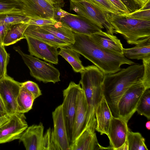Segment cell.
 I'll return each mask as SVG.
<instances>
[{
  "label": "cell",
  "instance_id": "cell-17",
  "mask_svg": "<svg viewBox=\"0 0 150 150\" xmlns=\"http://www.w3.org/2000/svg\"><path fill=\"white\" fill-rule=\"evenodd\" d=\"M44 127L40 122L33 125L25 130L19 138L27 150H42Z\"/></svg>",
  "mask_w": 150,
  "mask_h": 150
},
{
  "label": "cell",
  "instance_id": "cell-26",
  "mask_svg": "<svg viewBox=\"0 0 150 150\" xmlns=\"http://www.w3.org/2000/svg\"><path fill=\"white\" fill-rule=\"evenodd\" d=\"M0 14L26 16L22 10V4L19 0H0Z\"/></svg>",
  "mask_w": 150,
  "mask_h": 150
},
{
  "label": "cell",
  "instance_id": "cell-2",
  "mask_svg": "<svg viewBox=\"0 0 150 150\" xmlns=\"http://www.w3.org/2000/svg\"><path fill=\"white\" fill-rule=\"evenodd\" d=\"M144 69L143 64H134L115 73L104 74L103 95L111 112L117 117L119 100L132 86L142 81Z\"/></svg>",
  "mask_w": 150,
  "mask_h": 150
},
{
  "label": "cell",
  "instance_id": "cell-28",
  "mask_svg": "<svg viewBox=\"0 0 150 150\" xmlns=\"http://www.w3.org/2000/svg\"><path fill=\"white\" fill-rule=\"evenodd\" d=\"M127 141L128 150H148L145 143V139L139 132L128 130Z\"/></svg>",
  "mask_w": 150,
  "mask_h": 150
},
{
  "label": "cell",
  "instance_id": "cell-35",
  "mask_svg": "<svg viewBox=\"0 0 150 150\" xmlns=\"http://www.w3.org/2000/svg\"><path fill=\"white\" fill-rule=\"evenodd\" d=\"M21 87L29 93L35 100L42 95L38 84L32 81L21 83Z\"/></svg>",
  "mask_w": 150,
  "mask_h": 150
},
{
  "label": "cell",
  "instance_id": "cell-15",
  "mask_svg": "<svg viewBox=\"0 0 150 150\" xmlns=\"http://www.w3.org/2000/svg\"><path fill=\"white\" fill-rule=\"evenodd\" d=\"M127 123L120 117L112 116L107 135L112 150H117L126 142L129 130Z\"/></svg>",
  "mask_w": 150,
  "mask_h": 150
},
{
  "label": "cell",
  "instance_id": "cell-46",
  "mask_svg": "<svg viewBox=\"0 0 150 150\" xmlns=\"http://www.w3.org/2000/svg\"><path fill=\"white\" fill-rule=\"evenodd\" d=\"M8 115L6 112H2L0 110V117Z\"/></svg>",
  "mask_w": 150,
  "mask_h": 150
},
{
  "label": "cell",
  "instance_id": "cell-29",
  "mask_svg": "<svg viewBox=\"0 0 150 150\" xmlns=\"http://www.w3.org/2000/svg\"><path fill=\"white\" fill-rule=\"evenodd\" d=\"M147 89L142 95L137 104L136 111L141 115L150 119V90Z\"/></svg>",
  "mask_w": 150,
  "mask_h": 150
},
{
  "label": "cell",
  "instance_id": "cell-10",
  "mask_svg": "<svg viewBox=\"0 0 150 150\" xmlns=\"http://www.w3.org/2000/svg\"><path fill=\"white\" fill-rule=\"evenodd\" d=\"M58 21L63 22L74 33L88 35L101 31L103 28L94 22L60 8L57 12Z\"/></svg>",
  "mask_w": 150,
  "mask_h": 150
},
{
  "label": "cell",
  "instance_id": "cell-21",
  "mask_svg": "<svg viewBox=\"0 0 150 150\" xmlns=\"http://www.w3.org/2000/svg\"><path fill=\"white\" fill-rule=\"evenodd\" d=\"M24 35L34 38L58 48L67 47L69 45L38 26L29 25L25 30Z\"/></svg>",
  "mask_w": 150,
  "mask_h": 150
},
{
  "label": "cell",
  "instance_id": "cell-34",
  "mask_svg": "<svg viewBox=\"0 0 150 150\" xmlns=\"http://www.w3.org/2000/svg\"><path fill=\"white\" fill-rule=\"evenodd\" d=\"M10 58L3 45H0V79L7 75V67Z\"/></svg>",
  "mask_w": 150,
  "mask_h": 150
},
{
  "label": "cell",
  "instance_id": "cell-9",
  "mask_svg": "<svg viewBox=\"0 0 150 150\" xmlns=\"http://www.w3.org/2000/svg\"><path fill=\"white\" fill-rule=\"evenodd\" d=\"M147 88L142 81L133 85L122 95L117 105V117L127 123L136 111L140 99Z\"/></svg>",
  "mask_w": 150,
  "mask_h": 150
},
{
  "label": "cell",
  "instance_id": "cell-31",
  "mask_svg": "<svg viewBox=\"0 0 150 150\" xmlns=\"http://www.w3.org/2000/svg\"><path fill=\"white\" fill-rule=\"evenodd\" d=\"M150 0L138 10L122 16L143 20H150Z\"/></svg>",
  "mask_w": 150,
  "mask_h": 150
},
{
  "label": "cell",
  "instance_id": "cell-23",
  "mask_svg": "<svg viewBox=\"0 0 150 150\" xmlns=\"http://www.w3.org/2000/svg\"><path fill=\"white\" fill-rule=\"evenodd\" d=\"M123 54L126 58L131 59H144L150 58V39L136 45L130 48H123Z\"/></svg>",
  "mask_w": 150,
  "mask_h": 150
},
{
  "label": "cell",
  "instance_id": "cell-11",
  "mask_svg": "<svg viewBox=\"0 0 150 150\" xmlns=\"http://www.w3.org/2000/svg\"><path fill=\"white\" fill-rule=\"evenodd\" d=\"M21 88V83L7 75L0 79V96L8 116L17 111V99Z\"/></svg>",
  "mask_w": 150,
  "mask_h": 150
},
{
  "label": "cell",
  "instance_id": "cell-43",
  "mask_svg": "<svg viewBox=\"0 0 150 150\" xmlns=\"http://www.w3.org/2000/svg\"><path fill=\"white\" fill-rule=\"evenodd\" d=\"M0 110L6 112L5 108L3 102L0 96Z\"/></svg>",
  "mask_w": 150,
  "mask_h": 150
},
{
  "label": "cell",
  "instance_id": "cell-14",
  "mask_svg": "<svg viewBox=\"0 0 150 150\" xmlns=\"http://www.w3.org/2000/svg\"><path fill=\"white\" fill-rule=\"evenodd\" d=\"M53 128L52 135L59 150H69L70 145L63 116L62 105L57 106L52 112Z\"/></svg>",
  "mask_w": 150,
  "mask_h": 150
},
{
  "label": "cell",
  "instance_id": "cell-45",
  "mask_svg": "<svg viewBox=\"0 0 150 150\" xmlns=\"http://www.w3.org/2000/svg\"><path fill=\"white\" fill-rule=\"evenodd\" d=\"M145 127L148 130L150 129V121H148L145 124Z\"/></svg>",
  "mask_w": 150,
  "mask_h": 150
},
{
  "label": "cell",
  "instance_id": "cell-6",
  "mask_svg": "<svg viewBox=\"0 0 150 150\" xmlns=\"http://www.w3.org/2000/svg\"><path fill=\"white\" fill-rule=\"evenodd\" d=\"M25 16L29 18L54 19L64 6L63 0H19Z\"/></svg>",
  "mask_w": 150,
  "mask_h": 150
},
{
  "label": "cell",
  "instance_id": "cell-27",
  "mask_svg": "<svg viewBox=\"0 0 150 150\" xmlns=\"http://www.w3.org/2000/svg\"><path fill=\"white\" fill-rule=\"evenodd\" d=\"M34 100L31 95L21 87L17 99L18 112L23 114L28 112L32 109Z\"/></svg>",
  "mask_w": 150,
  "mask_h": 150
},
{
  "label": "cell",
  "instance_id": "cell-33",
  "mask_svg": "<svg viewBox=\"0 0 150 150\" xmlns=\"http://www.w3.org/2000/svg\"><path fill=\"white\" fill-rule=\"evenodd\" d=\"M42 150H59L54 141L52 135V129L50 127L47 130L44 134Z\"/></svg>",
  "mask_w": 150,
  "mask_h": 150
},
{
  "label": "cell",
  "instance_id": "cell-12",
  "mask_svg": "<svg viewBox=\"0 0 150 150\" xmlns=\"http://www.w3.org/2000/svg\"><path fill=\"white\" fill-rule=\"evenodd\" d=\"M23 113L16 112L9 116L8 120L0 127V144L19 139L28 127Z\"/></svg>",
  "mask_w": 150,
  "mask_h": 150
},
{
  "label": "cell",
  "instance_id": "cell-13",
  "mask_svg": "<svg viewBox=\"0 0 150 150\" xmlns=\"http://www.w3.org/2000/svg\"><path fill=\"white\" fill-rule=\"evenodd\" d=\"M25 37L30 55L52 64H58L57 47L32 37Z\"/></svg>",
  "mask_w": 150,
  "mask_h": 150
},
{
  "label": "cell",
  "instance_id": "cell-32",
  "mask_svg": "<svg viewBox=\"0 0 150 150\" xmlns=\"http://www.w3.org/2000/svg\"><path fill=\"white\" fill-rule=\"evenodd\" d=\"M30 18L21 15L0 14V25L27 23Z\"/></svg>",
  "mask_w": 150,
  "mask_h": 150
},
{
  "label": "cell",
  "instance_id": "cell-16",
  "mask_svg": "<svg viewBox=\"0 0 150 150\" xmlns=\"http://www.w3.org/2000/svg\"><path fill=\"white\" fill-rule=\"evenodd\" d=\"M88 110V105L86 96L81 87L77 96V108L73 127L72 143L86 128Z\"/></svg>",
  "mask_w": 150,
  "mask_h": 150
},
{
  "label": "cell",
  "instance_id": "cell-42",
  "mask_svg": "<svg viewBox=\"0 0 150 150\" xmlns=\"http://www.w3.org/2000/svg\"><path fill=\"white\" fill-rule=\"evenodd\" d=\"M9 116L7 115L0 117V127L8 120Z\"/></svg>",
  "mask_w": 150,
  "mask_h": 150
},
{
  "label": "cell",
  "instance_id": "cell-37",
  "mask_svg": "<svg viewBox=\"0 0 150 150\" xmlns=\"http://www.w3.org/2000/svg\"><path fill=\"white\" fill-rule=\"evenodd\" d=\"M58 21L52 18L45 19L42 18H30L26 23L29 25H35L39 26L54 25Z\"/></svg>",
  "mask_w": 150,
  "mask_h": 150
},
{
  "label": "cell",
  "instance_id": "cell-38",
  "mask_svg": "<svg viewBox=\"0 0 150 150\" xmlns=\"http://www.w3.org/2000/svg\"><path fill=\"white\" fill-rule=\"evenodd\" d=\"M109 1L118 9L120 14H127L129 13L126 6L120 0Z\"/></svg>",
  "mask_w": 150,
  "mask_h": 150
},
{
  "label": "cell",
  "instance_id": "cell-1",
  "mask_svg": "<svg viewBox=\"0 0 150 150\" xmlns=\"http://www.w3.org/2000/svg\"><path fill=\"white\" fill-rule=\"evenodd\" d=\"M75 41L68 46L83 56L104 74L116 72L124 64L134 62L124 55L119 54L103 48L96 44L90 35L74 32Z\"/></svg>",
  "mask_w": 150,
  "mask_h": 150
},
{
  "label": "cell",
  "instance_id": "cell-20",
  "mask_svg": "<svg viewBox=\"0 0 150 150\" xmlns=\"http://www.w3.org/2000/svg\"><path fill=\"white\" fill-rule=\"evenodd\" d=\"M90 36L96 44L103 48L117 54L123 55L122 45L116 36L102 31Z\"/></svg>",
  "mask_w": 150,
  "mask_h": 150
},
{
  "label": "cell",
  "instance_id": "cell-5",
  "mask_svg": "<svg viewBox=\"0 0 150 150\" xmlns=\"http://www.w3.org/2000/svg\"><path fill=\"white\" fill-rule=\"evenodd\" d=\"M13 48L21 56L30 70V75L36 80L45 83L51 82L55 83L60 81V72L52 65L24 53L19 46Z\"/></svg>",
  "mask_w": 150,
  "mask_h": 150
},
{
  "label": "cell",
  "instance_id": "cell-19",
  "mask_svg": "<svg viewBox=\"0 0 150 150\" xmlns=\"http://www.w3.org/2000/svg\"><path fill=\"white\" fill-rule=\"evenodd\" d=\"M106 100L103 96L95 111L96 130L101 135L108 134L109 128L113 115Z\"/></svg>",
  "mask_w": 150,
  "mask_h": 150
},
{
  "label": "cell",
  "instance_id": "cell-24",
  "mask_svg": "<svg viewBox=\"0 0 150 150\" xmlns=\"http://www.w3.org/2000/svg\"><path fill=\"white\" fill-rule=\"evenodd\" d=\"M29 25L26 23L11 25L4 37L3 45L4 46H9L25 38L24 33Z\"/></svg>",
  "mask_w": 150,
  "mask_h": 150
},
{
  "label": "cell",
  "instance_id": "cell-41",
  "mask_svg": "<svg viewBox=\"0 0 150 150\" xmlns=\"http://www.w3.org/2000/svg\"><path fill=\"white\" fill-rule=\"evenodd\" d=\"M149 0H134L140 7H143Z\"/></svg>",
  "mask_w": 150,
  "mask_h": 150
},
{
  "label": "cell",
  "instance_id": "cell-4",
  "mask_svg": "<svg viewBox=\"0 0 150 150\" xmlns=\"http://www.w3.org/2000/svg\"><path fill=\"white\" fill-rule=\"evenodd\" d=\"M106 15L115 33L121 35L128 44L136 45L150 39V20L107 12Z\"/></svg>",
  "mask_w": 150,
  "mask_h": 150
},
{
  "label": "cell",
  "instance_id": "cell-44",
  "mask_svg": "<svg viewBox=\"0 0 150 150\" xmlns=\"http://www.w3.org/2000/svg\"><path fill=\"white\" fill-rule=\"evenodd\" d=\"M117 150H128V144L127 140L125 143Z\"/></svg>",
  "mask_w": 150,
  "mask_h": 150
},
{
  "label": "cell",
  "instance_id": "cell-30",
  "mask_svg": "<svg viewBox=\"0 0 150 150\" xmlns=\"http://www.w3.org/2000/svg\"><path fill=\"white\" fill-rule=\"evenodd\" d=\"M84 0L94 5L105 12L115 14H121L118 9L109 0Z\"/></svg>",
  "mask_w": 150,
  "mask_h": 150
},
{
  "label": "cell",
  "instance_id": "cell-39",
  "mask_svg": "<svg viewBox=\"0 0 150 150\" xmlns=\"http://www.w3.org/2000/svg\"><path fill=\"white\" fill-rule=\"evenodd\" d=\"M127 7L129 13L137 11L140 7L134 0H120Z\"/></svg>",
  "mask_w": 150,
  "mask_h": 150
},
{
  "label": "cell",
  "instance_id": "cell-7",
  "mask_svg": "<svg viewBox=\"0 0 150 150\" xmlns=\"http://www.w3.org/2000/svg\"><path fill=\"white\" fill-rule=\"evenodd\" d=\"M79 83L71 81L68 87L63 91L62 108L64 120L70 145L72 143L73 130L77 108V98L81 88Z\"/></svg>",
  "mask_w": 150,
  "mask_h": 150
},
{
  "label": "cell",
  "instance_id": "cell-8",
  "mask_svg": "<svg viewBox=\"0 0 150 150\" xmlns=\"http://www.w3.org/2000/svg\"><path fill=\"white\" fill-rule=\"evenodd\" d=\"M70 11L96 23L107 32L113 35L114 28L107 18L106 12L84 0H69Z\"/></svg>",
  "mask_w": 150,
  "mask_h": 150
},
{
  "label": "cell",
  "instance_id": "cell-3",
  "mask_svg": "<svg viewBox=\"0 0 150 150\" xmlns=\"http://www.w3.org/2000/svg\"><path fill=\"white\" fill-rule=\"evenodd\" d=\"M80 73L79 83L84 92L88 105L86 128L95 132L96 127L95 111L103 96L102 83L104 74L94 65L85 67Z\"/></svg>",
  "mask_w": 150,
  "mask_h": 150
},
{
  "label": "cell",
  "instance_id": "cell-18",
  "mask_svg": "<svg viewBox=\"0 0 150 150\" xmlns=\"http://www.w3.org/2000/svg\"><path fill=\"white\" fill-rule=\"evenodd\" d=\"M112 150L109 146L105 147L99 144L96 133L86 129L70 145L69 150Z\"/></svg>",
  "mask_w": 150,
  "mask_h": 150
},
{
  "label": "cell",
  "instance_id": "cell-36",
  "mask_svg": "<svg viewBox=\"0 0 150 150\" xmlns=\"http://www.w3.org/2000/svg\"><path fill=\"white\" fill-rule=\"evenodd\" d=\"M144 72L142 82L147 89L150 88V58L142 60Z\"/></svg>",
  "mask_w": 150,
  "mask_h": 150
},
{
  "label": "cell",
  "instance_id": "cell-25",
  "mask_svg": "<svg viewBox=\"0 0 150 150\" xmlns=\"http://www.w3.org/2000/svg\"><path fill=\"white\" fill-rule=\"evenodd\" d=\"M58 55L62 56L71 65L73 70L80 73L85 67L82 64L79 57L80 54L68 47H60Z\"/></svg>",
  "mask_w": 150,
  "mask_h": 150
},
{
  "label": "cell",
  "instance_id": "cell-22",
  "mask_svg": "<svg viewBox=\"0 0 150 150\" xmlns=\"http://www.w3.org/2000/svg\"><path fill=\"white\" fill-rule=\"evenodd\" d=\"M65 43L71 45L75 41L74 32L66 24L58 21L54 24L40 26Z\"/></svg>",
  "mask_w": 150,
  "mask_h": 150
},
{
  "label": "cell",
  "instance_id": "cell-40",
  "mask_svg": "<svg viewBox=\"0 0 150 150\" xmlns=\"http://www.w3.org/2000/svg\"><path fill=\"white\" fill-rule=\"evenodd\" d=\"M12 24L0 25V45H3L4 37Z\"/></svg>",
  "mask_w": 150,
  "mask_h": 150
}]
</instances>
